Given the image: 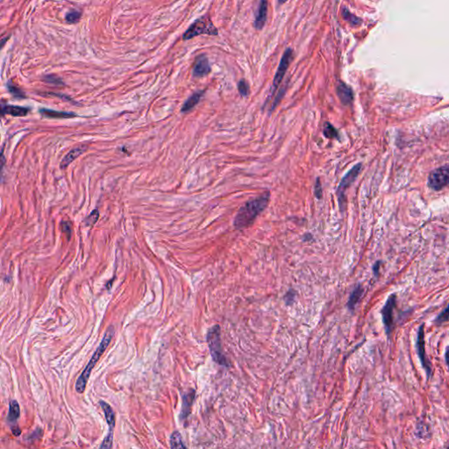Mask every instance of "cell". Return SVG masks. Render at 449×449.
<instances>
[{"label":"cell","instance_id":"6da1fadb","mask_svg":"<svg viewBox=\"0 0 449 449\" xmlns=\"http://www.w3.org/2000/svg\"><path fill=\"white\" fill-rule=\"evenodd\" d=\"M270 193H263V195L248 201L243 206H241L237 215L234 218V228L241 230L250 227L261 212L266 209L270 202Z\"/></svg>","mask_w":449,"mask_h":449},{"label":"cell","instance_id":"7a4b0ae2","mask_svg":"<svg viewBox=\"0 0 449 449\" xmlns=\"http://www.w3.org/2000/svg\"><path fill=\"white\" fill-rule=\"evenodd\" d=\"M113 334H114V329H113L112 327H110L106 331V334H105V336H104L103 340L101 341L99 348L94 353L93 356L91 357V359L90 360V362L87 364L85 369H84V371L82 372L80 376L77 378V382H76V391H77V393L82 394L84 392V390L86 388L87 382H88V380L90 378L91 370L93 369L97 363L100 359V357L102 356L104 352L106 351L107 346H109L110 342H111L112 337H113Z\"/></svg>","mask_w":449,"mask_h":449},{"label":"cell","instance_id":"3957f363","mask_svg":"<svg viewBox=\"0 0 449 449\" xmlns=\"http://www.w3.org/2000/svg\"><path fill=\"white\" fill-rule=\"evenodd\" d=\"M206 339H207V343H208L210 352H211L213 361L219 365L228 367L229 363L222 351L219 327L214 326L211 329H209Z\"/></svg>","mask_w":449,"mask_h":449},{"label":"cell","instance_id":"277c9868","mask_svg":"<svg viewBox=\"0 0 449 449\" xmlns=\"http://www.w3.org/2000/svg\"><path fill=\"white\" fill-rule=\"evenodd\" d=\"M218 29L212 24L208 17H202L201 19H197L191 26H189L186 32L183 34V39L184 41L190 40L200 35H209V36H217Z\"/></svg>","mask_w":449,"mask_h":449},{"label":"cell","instance_id":"5b68a950","mask_svg":"<svg viewBox=\"0 0 449 449\" xmlns=\"http://www.w3.org/2000/svg\"><path fill=\"white\" fill-rule=\"evenodd\" d=\"M361 170H362V164H356V166L352 168L340 181V185L337 189V196L339 199L340 209L341 212H344L345 208H346V200L345 193H346V189L356 181L357 177L359 176Z\"/></svg>","mask_w":449,"mask_h":449},{"label":"cell","instance_id":"8992f818","mask_svg":"<svg viewBox=\"0 0 449 449\" xmlns=\"http://www.w3.org/2000/svg\"><path fill=\"white\" fill-rule=\"evenodd\" d=\"M449 184V165L438 168L428 177V186L433 190H440Z\"/></svg>","mask_w":449,"mask_h":449},{"label":"cell","instance_id":"52a82bcc","mask_svg":"<svg viewBox=\"0 0 449 449\" xmlns=\"http://www.w3.org/2000/svg\"><path fill=\"white\" fill-rule=\"evenodd\" d=\"M100 404L102 410H103L104 413H105L107 425L109 427L108 434L101 444L100 449H111L112 446V440H113V429L115 427V415H114V411L112 410V407L110 406V404H107L106 402L100 401Z\"/></svg>","mask_w":449,"mask_h":449},{"label":"cell","instance_id":"ba28073f","mask_svg":"<svg viewBox=\"0 0 449 449\" xmlns=\"http://www.w3.org/2000/svg\"><path fill=\"white\" fill-rule=\"evenodd\" d=\"M396 303H397V296L396 294H392L389 297L383 308L382 309V322L384 325L385 332L388 337H391L393 328H394L393 327V325H394L393 312H394Z\"/></svg>","mask_w":449,"mask_h":449},{"label":"cell","instance_id":"9c48e42d","mask_svg":"<svg viewBox=\"0 0 449 449\" xmlns=\"http://www.w3.org/2000/svg\"><path fill=\"white\" fill-rule=\"evenodd\" d=\"M292 58H293V50L292 48H287L285 52L283 53V55L280 61L278 68H277V71H276L274 80H273V88L274 89H277L281 84L286 71L288 70V68L292 62Z\"/></svg>","mask_w":449,"mask_h":449},{"label":"cell","instance_id":"30bf717a","mask_svg":"<svg viewBox=\"0 0 449 449\" xmlns=\"http://www.w3.org/2000/svg\"><path fill=\"white\" fill-rule=\"evenodd\" d=\"M425 325L420 326L419 332H418L417 341H416V347H417L418 355L420 356L421 363L424 369L427 371V376H430L432 374V369L429 360L427 359L426 355V348H425V332H424Z\"/></svg>","mask_w":449,"mask_h":449},{"label":"cell","instance_id":"8fae6325","mask_svg":"<svg viewBox=\"0 0 449 449\" xmlns=\"http://www.w3.org/2000/svg\"><path fill=\"white\" fill-rule=\"evenodd\" d=\"M211 71V66L208 59L205 55H199L197 58L193 67V76L195 77H203L208 75Z\"/></svg>","mask_w":449,"mask_h":449},{"label":"cell","instance_id":"7c38bea8","mask_svg":"<svg viewBox=\"0 0 449 449\" xmlns=\"http://www.w3.org/2000/svg\"><path fill=\"white\" fill-rule=\"evenodd\" d=\"M337 94L340 99V102L343 104L344 106H348L353 102V90L347 84L341 82V81L339 82V84L337 85Z\"/></svg>","mask_w":449,"mask_h":449},{"label":"cell","instance_id":"4fadbf2b","mask_svg":"<svg viewBox=\"0 0 449 449\" xmlns=\"http://www.w3.org/2000/svg\"><path fill=\"white\" fill-rule=\"evenodd\" d=\"M267 16H268V2L262 1L255 13L254 27L258 30L263 28L266 23Z\"/></svg>","mask_w":449,"mask_h":449},{"label":"cell","instance_id":"5bb4252c","mask_svg":"<svg viewBox=\"0 0 449 449\" xmlns=\"http://www.w3.org/2000/svg\"><path fill=\"white\" fill-rule=\"evenodd\" d=\"M86 149L87 146H85V145H81V146H78L77 148H73L72 150L70 151V152L65 155L63 159L61 160V164H60V167H61V169H62V170H63V169H66V168H67L72 162H74L77 157H79L81 154H84V152L86 151Z\"/></svg>","mask_w":449,"mask_h":449},{"label":"cell","instance_id":"9a60e30c","mask_svg":"<svg viewBox=\"0 0 449 449\" xmlns=\"http://www.w3.org/2000/svg\"><path fill=\"white\" fill-rule=\"evenodd\" d=\"M195 398V391L189 390V392H185L183 395V405H182V411H181V420H186L193 406V401Z\"/></svg>","mask_w":449,"mask_h":449},{"label":"cell","instance_id":"2e32d148","mask_svg":"<svg viewBox=\"0 0 449 449\" xmlns=\"http://www.w3.org/2000/svg\"><path fill=\"white\" fill-rule=\"evenodd\" d=\"M28 111L29 110L26 107H21V106H10V105L2 106L3 114H8L14 117H24L28 113Z\"/></svg>","mask_w":449,"mask_h":449},{"label":"cell","instance_id":"e0dca14e","mask_svg":"<svg viewBox=\"0 0 449 449\" xmlns=\"http://www.w3.org/2000/svg\"><path fill=\"white\" fill-rule=\"evenodd\" d=\"M40 112L42 115L46 116L48 118H51V119H71V118H74L77 116L73 112H58V111L50 109H42Z\"/></svg>","mask_w":449,"mask_h":449},{"label":"cell","instance_id":"ac0fdd59","mask_svg":"<svg viewBox=\"0 0 449 449\" xmlns=\"http://www.w3.org/2000/svg\"><path fill=\"white\" fill-rule=\"evenodd\" d=\"M203 94H204V91H198L189 97V99L185 101V103L183 104V107L181 109L182 112H189L194 108L201 100Z\"/></svg>","mask_w":449,"mask_h":449},{"label":"cell","instance_id":"d6986e66","mask_svg":"<svg viewBox=\"0 0 449 449\" xmlns=\"http://www.w3.org/2000/svg\"><path fill=\"white\" fill-rule=\"evenodd\" d=\"M363 294V288L362 285L356 286L353 292L351 293L349 297V300L347 302V307L350 311H354L356 308L357 303L360 301V299L362 298Z\"/></svg>","mask_w":449,"mask_h":449},{"label":"cell","instance_id":"ffe728a7","mask_svg":"<svg viewBox=\"0 0 449 449\" xmlns=\"http://www.w3.org/2000/svg\"><path fill=\"white\" fill-rule=\"evenodd\" d=\"M170 444L171 449H187L183 443L181 433L177 431H175L170 435Z\"/></svg>","mask_w":449,"mask_h":449},{"label":"cell","instance_id":"44dd1931","mask_svg":"<svg viewBox=\"0 0 449 449\" xmlns=\"http://www.w3.org/2000/svg\"><path fill=\"white\" fill-rule=\"evenodd\" d=\"M20 415L19 403L16 400H12L10 403L9 412L7 416V421L9 422H15Z\"/></svg>","mask_w":449,"mask_h":449},{"label":"cell","instance_id":"7402d4cb","mask_svg":"<svg viewBox=\"0 0 449 449\" xmlns=\"http://www.w3.org/2000/svg\"><path fill=\"white\" fill-rule=\"evenodd\" d=\"M341 13H342L344 19H346V21L350 23L352 26H358L361 24V19L350 13L346 8H342Z\"/></svg>","mask_w":449,"mask_h":449},{"label":"cell","instance_id":"603a6c76","mask_svg":"<svg viewBox=\"0 0 449 449\" xmlns=\"http://www.w3.org/2000/svg\"><path fill=\"white\" fill-rule=\"evenodd\" d=\"M323 134L325 137L328 139H337L338 138V132L334 125L330 124L329 122L325 123L324 129H323Z\"/></svg>","mask_w":449,"mask_h":449},{"label":"cell","instance_id":"cb8c5ba5","mask_svg":"<svg viewBox=\"0 0 449 449\" xmlns=\"http://www.w3.org/2000/svg\"><path fill=\"white\" fill-rule=\"evenodd\" d=\"M449 320V304L447 306H446V308L445 310H443L441 312H440V314L438 315V317H437L436 319H435V323H436L437 326H440V325H442L443 323H445L446 321Z\"/></svg>","mask_w":449,"mask_h":449},{"label":"cell","instance_id":"d4e9b609","mask_svg":"<svg viewBox=\"0 0 449 449\" xmlns=\"http://www.w3.org/2000/svg\"><path fill=\"white\" fill-rule=\"evenodd\" d=\"M80 18L81 13L77 12L76 10H72L71 12H69L66 14V17H65V19H66L68 22L71 23V24H75V23L78 22Z\"/></svg>","mask_w":449,"mask_h":449},{"label":"cell","instance_id":"484cf974","mask_svg":"<svg viewBox=\"0 0 449 449\" xmlns=\"http://www.w3.org/2000/svg\"><path fill=\"white\" fill-rule=\"evenodd\" d=\"M238 90H239V92L241 94V96L244 97V98L248 96V94H249V85L246 82V80L242 79V80L240 81L238 83Z\"/></svg>","mask_w":449,"mask_h":449},{"label":"cell","instance_id":"4316f807","mask_svg":"<svg viewBox=\"0 0 449 449\" xmlns=\"http://www.w3.org/2000/svg\"><path fill=\"white\" fill-rule=\"evenodd\" d=\"M99 217H100V212H99L98 210H94L93 212L90 213V216L86 218L85 223L88 226H93L96 223L97 220H98Z\"/></svg>","mask_w":449,"mask_h":449},{"label":"cell","instance_id":"83f0119b","mask_svg":"<svg viewBox=\"0 0 449 449\" xmlns=\"http://www.w3.org/2000/svg\"><path fill=\"white\" fill-rule=\"evenodd\" d=\"M8 89H9L10 92L13 94V96L16 97V98H19V99H25L26 98V96L23 93L22 90H19L14 85H12L11 84H8Z\"/></svg>","mask_w":449,"mask_h":449},{"label":"cell","instance_id":"f1b7e54d","mask_svg":"<svg viewBox=\"0 0 449 449\" xmlns=\"http://www.w3.org/2000/svg\"><path fill=\"white\" fill-rule=\"evenodd\" d=\"M314 193L315 196H316L317 199H320L322 198V187H321L320 179L319 178H317V181H316V183H315Z\"/></svg>","mask_w":449,"mask_h":449},{"label":"cell","instance_id":"f546056e","mask_svg":"<svg viewBox=\"0 0 449 449\" xmlns=\"http://www.w3.org/2000/svg\"><path fill=\"white\" fill-rule=\"evenodd\" d=\"M294 298H295V292H288V294H287V295H286V297H285L286 303H287V302H288V300H290V303H289V305H290V304H291V303H292V300H293V299H294Z\"/></svg>","mask_w":449,"mask_h":449},{"label":"cell","instance_id":"4dcf8cb0","mask_svg":"<svg viewBox=\"0 0 449 449\" xmlns=\"http://www.w3.org/2000/svg\"><path fill=\"white\" fill-rule=\"evenodd\" d=\"M380 265H381V263H380V262H376V263H375V265L373 266V271H374V274H375V276H378Z\"/></svg>","mask_w":449,"mask_h":449},{"label":"cell","instance_id":"1f68e13d","mask_svg":"<svg viewBox=\"0 0 449 449\" xmlns=\"http://www.w3.org/2000/svg\"><path fill=\"white\" fill-rule=\"evenodd\" d=\"M445 359H446V365L448 367L449 369V346L446 347V353H445Z\"/></svg>","mask_w":449,"mask_h":449},{"label":"cell","instance_id":"d6a6232c","mask_svg":"<svg viewBox=\"0 0 449 449\" xmlns=\"http://www.w3.org/2000/svg\"><path fill=\"white\" fill-rule=\"evenodd\" d=\"M444 449H449V446H446V448H444Z\"/></svg>","mask_w":449,"mask_h":449}]
</instances>
